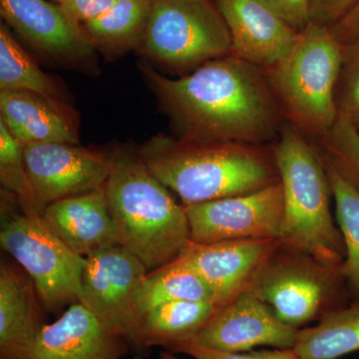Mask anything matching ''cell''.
<instances>
[{"instance_id":"1","label":"cell","mask_w":359,"mask_h":359,"mask_svg":"<svg viewBox=\"0 0 359 359\" xmlns=\"http://www.w3.org/2000/svg\"><path fill=\"white\" fill-rule=\"evenodd\" d=\"M141 70L176 137L273 144L285 124L264 70L231 54L178 79Z\"/></svg>"},{"instance_id":"2","label":"cell","mask_w":359,"mask_h":359,"mask_svg":"<svg viewBox=\"0 0 359 359\" xmlns=\"http://www.w3.org/2000/svg\"><path fill=\"white\" fill-rule=\"evenodd\" d=\"M137 152L183 205L257 192L280 181L273 144L157 135Z\"/></svg>"},{"instance_id":"3","label":"cell","mask_w":359,"mask_h":359,"mask_svg":"<svg viewBox=\"0 0 359 359\" xmlns=\"http://www.w3.org/2000/svg\"><path fill=\"white\" fill-rule=\"evenodd\" d=\"M105 192L119 245L149 271L175 261L190 243L185 207L175 201L137 151L113 152Z\"/></svg>"},{"instance_id":"4","label":"cell","mask_w":359,"mask_h":359,"mask_svg":"<svg viewBox=\"0 0 359 359\" xmlns=\"http://www.w3.org/2000/svg\"><path fill=\"white\" fill-rule=\"evenodd\" d=\"M285 212L280 242L327 264L346 257V245L332 212V185L313 144L285 122L273 143Z\"/></svg>"},{"instance_id":"5","label":"cell","mask_w":359,"mask_h":359,"mask_svg":"<svg viewBox=\"0 0 359 359\" xmlns=\"http://www.w3.org/2000/svg\"><path fill=\"white\" fill-rule=\"evenodd\" d=\"M342 62L344 48L330 28L311 23L285 57L263 69L285 122L313 145L339 118L335 88Z\"/></svg>"},{"instance_id":"6","label":"cell","mask_w":359,"mask_h":359,"mask_svg":"<svg viewBox=\"0 0 359 359\" xmlns=\"http://www.w3.org/2000/svg\"><path fill=\"white\" fill-rule=\"evenodd\" d=\"M247 292L269 306L278 320L297 330L351 302L341 264L323 263L280 242Z\"/></svg>"},{"instance_id":"7","label":"cell","mask_w":359,"mask_h":359,"mask_svg":"<svg viewBox=\"0 0 359 359\" xmlns=\"http://www.w3.org/2000/svg\"><path fill=\"white\" fill-rule=\"evenodd\" d=\"M230 32L212 0H152L141 51L180 71L230 55Z\"/></svg>"},{"instance_id":"8","label":"cell","mask_w":359,"mask_h":359,"mask_svg":"<svg viewBox=\"0 0 359 359\" xmlns=\"http://www.w3.org/2000/svg\"><path fill=\"white\" fill-rule=\"evenodd\" d=\"M0 245L32 278L48 311L80 302L86 257L68 247L42 214L9 217L2 224Z\"/></svg>"},{"instance_id":"9","label":"cell","mask_w":359,"mask_h":359,"mask_svg":"<svg viewBox=\"0 0 359 359\" xmlns=\"http://www.w3.org/2000/svg\"><path fill=\"white\" fill-rule=\"evenodd\" d=\"M148 273L138 257L118 245L87 257L82 276L80 304L135 348H141L138 294Z\"/></svg>"},{"instance_id":"10","label":"cell","mask_w":359,"mask_h":359,"mask_svg":"<svg viewBox=\"0 0 359 359\" xmlns=\"http://www.w3.org/2000/svg\"><path fill=\"white\" fill-rule=\"evenodd\" d=\"M184 207L190 241L196 244L278 240L285 212L283 185L280 181L257 192Z\"/></svg>"},{"instance_id":"11","label":"cell","mask_w":359,"mask_h":359,"mask_svg":"<svg viewBox=\"0 0 359 359\" xmlns=\"http://www.w3.org/2000/svg\"><path fill=\"white\" fill-rule=\"evenodd\" d=\"M28 176L40 211L56 201L105 186L113 153L79 144L42 143L25 146Z\"/></svg>"},{"instance_id":"12","label":"cell","mask_w":359,"mask_h":359,"mask_svg":"<svg viewBox=\"0 0 359 359\" xmlns=\"http://www.w3.org/2000/svg\"><path fill=\"white\" fill-rule=\"evenodd\" d=\"M7 25L35 50L61 65L79 67L95 58L96 48L81 25L47 0H0Z\"/></svg>"},{"instance_id":"13","label":"cell","mask_w":359,"mask_h":359,"mask_svg":"<svg viewBox=\"0 0 359 359\" xmlns=\"http://www.w3.org/2000/svg\"><path fill=\"white\" fill-rule=\"evenodd\" d=\"M299 330L276 318L264 302L250 292L219 308L190 344L223 353H240L259 346L294 348Z\"/></svg>"},{"instance_id":"14","label":"cell","mask_w":359,"mask_h":359,"mask_svg":"<svg viewBox=\"0 0 359 359\" xmlns=\"http://www.w3.org/2000/svg\"><path fill=\"white\" fill-rule=\"evenodd\" d=\"M278 238L233 240L209 244L190 241L177 259L190 266L207 283L218 308L230 304L248 290Z\"/></svg>"},{"instance_id":"15","label":"cell","mask_w":359,"mask_h":359,"mask_svg":"<svg viewBox=\"0 0 359 359\" xmlns=\"http://www.w3.org/2000/svg\"><path fill=\"white\" fill-rule=\"evenodd\" d=\"M230 32L231 55L262 69L285 57L299 32L259 0H212Z\"/></svg>"},{"instance_id":"16","label":"cell","mask_w":359,"mask_h":359,"mask_svg":"<svg viewBox=\"0 0 359 359\" xmlns=\"http://www.w3.org/2000/svg\"><path fill=\"white\" fill-rule=\"evenodd\" d=\"M128 342L104 327L80 302L45 325L32 359H121Z\"/></svg>"},{"instance_id":"17","label":"cell","mask_w":359,"mask_h":359,"mask_svg":"<svg viewBox=\"0 0 359 359\" xmlns=\"http://www.w3.org/2000/svg\"><path fill=\"white\" fill-rule=\"evenodd\" d=\"M42 216L79 256L87 257L119 245L105 186L56 201L45 208Z\"/></svg>"},{"instance_id":"18","label":"cell","mask_w":359,"mask_h":359,"mask_svg":"<svg viewBox=\"0 0 359 359\" xmlns=\"http://www.w3.org/2000/svg\"><path fill=\"white\" fill-rule=\"evenodd\" d=\"M36 287L25 269L0 266V359H32L43 330Z\"/></svg>"},{"instance_id":"19","label":"cell","mask_w":359,"mask_h":359,"mask_svg":"<svg viewBox=\"0 0 359 359\" xmlns=\"http://www.w3.org/2000/svg\"><path fill=\"white\" fill-rule=\"evenodd\" d=\"M0 121L23 146L79 144L76 112L62 99L22 90L0 91Z\"/></svg>"},{"instance_id":"20","label":"cell","mask_w":359,"mask_h":359,"mask_svg":"<svg viewBox=\"0 0 359 359\" xmlns=\"http://www.w3.org/2000/svg\"><path fill=\"white\" fill-rule=\"evenodd\" d=\"M218 306L212 302H167L144 314L142 348L162 346L171 351L190 344L202 332Z\"/></svg>"},{"instance_id":"21","label":"cell","mask_w":359,"mask_h":359,"mask_svg":"<svg viewBox=\"0 0 359 359\" xmlns=\"http://www.w3.org/2000/svg\"><path fill=\"white\" fill-rule=\"evenodd\" d=\"M152 0H119L106 13L82 25L96 49L107 55H119L140 47Z\"/></svg>"},{"instance_id":"22","label":"cell","mask_w":359,"mask_h":359,"mask_svg":"<svg viewBox=\"0 0 359 359\" xmlns=\"http://www.w3.org/2000/svg\"><path fill=\"white\" fill-rule=\"evenodd\" d=\"M294 351L301 359H339L359 351V301L299 330Z\"/></svg>"},{"instance_id":"23","label":"cell","mask_w":359,"mask_h":359,"mask_svg":"<svg viewBox=\"0 0 359 359\" xmlns=\"http://www.w3.org/2000/svg\"><path fill=\"white\" fill-rule=\"evenodd\" d=\"M179 301L214 302L207 283L190 266L176 259L166 266L149 271L138 294L141 313L167 302ZM216 306V304H215Z\"/></svg>"},{"instance_id":"24","label":"cell","mask_w":359,"mask_h":359,"mask_svg":"<svg viewBox=\"0 0 359 359\" xmlns=\"http://www.w3.org/2000/svg\"><path fill=\"white\" fill-rule=\"evenodd\" d=\"M323 161L332 185L337 223L346 245L342 273L351 302L359 301V193Z\"/></svg>"},{"instance_id":"25","label":"cell","mask_w":359,"mask_h":359,"mask_svg":"<svg viewBox=\"0 0 359 359\" xmlns=\"http://www.w3.org/2000/svg\"><path fill=\"white\" fill-rule=\"evenodd\" d=\"M22 90L65 99L57 83L45 74L4 23L0 25V91Z\"/></svg>"},{"instance_id":"26","label":"cell","mask_w":359,"mask_h":359,"mask_svg":"<svg viewBox=\"0 0 359 359\" xmlns=\"http://www.w3.org/2000/svg\"><path fill=\"white\" fill-rule=\"evenodd\" d=\"M0 182L7 192L13 194L25 214H42L28 176L25 146L0 121Z\"/></svg>"},{"instance_id":"27","label":"cell","mask_w":359,"mask_h":359,"mask_svg":"<svg viewBox=\"0 0 359 359\" xmlns=\"http://www.w3.org/2000/svg\"><path fill=\"white\" fill-rule=\"evenodd\" d=\"M323 159L359 193V131L337 118L334 127L318 144Z\"/></svg>"},{"instance_id":"28","label":"cell","mask_w":359,"mask_h":359,"mask_svg":"<svg viewBox=\"0 0 359 359\" xmlns=\"http://www.w3.org/2000/svg\"><path fill=\"white\" fill-rule=\"evenodd\" d=\"M335 106L339 118L359 131V45L344 50L335 88Z\"/></svg>"},{"instance_id":"29","label":"cell","mask_w":359,"mask_h":359,"mask_svg":"<svg viewBox=\"0 0 359 359\" xmlns=\"http://www.w3.org/2000/svg\"><path fill=\"white\" fill-rule=\"evenodd\" d=\"M175 353H183L194 359H301L294 348L263 349L248 353H231L214 351L194 344H181L171 349Z\"/></svg>"},{"instance_id":"30","label":"cell","mask_w":359,"mask_h":359,"mask_svg":"<svg viewBox=\"0 0 359 359\" xmlns=\"http://www.w3.org/2000/svg\"><path fill=\"white\" fill-rule=\"evenodd\" d=\"M358 0H309V21L330 27L354 6Z\"/></svg>"},{"instance_id":"31","label":"cell","mask_w":359,"mask_h":359,"mask_svg":"<svg viewBox=\"0 0 359 359\" xmlns=\"http://www.w3.org/2000/svg\"><path fill=\"white\" fill-rule=\"evenodd\" d=\"M276 15L301 32L309 25V0H259Z\"/></svg>"},{"instance_id":"32","label":"cell","mask_w":359,"mask_h":359,"mask_svg":"<svg viewBox=\"0 0 359 359\" xmlns=\"http://www.w3.org/2000/svg\"><path fill=\"white\" fill-rule=\"evenodd\" d=\"M119 0H63L59 6L71 20L78 25H83L106 13Z\"/></svg>"},{"instance_id":"33","label":"cell","mask_w":359,"mask_h":359,"mask_svg":"<svg viewBox=\"0 0 359 359\" xmlns=\"http://www.w3.org/2000/svg\"><path fill=\"white\" fill-rule=\"evenodd\" d=\"M328 28L344 50L358 46L359 45V0L344 18H340L337 22Z\"/></svg>"},{"instance_id":"34","label":"cell","mask_w":359,"mask_h":359,"mask_svg":"<svg viewBox=\"0 0 359 359\" xmlns=\"http://www.w3.org/2000/svg\"><path fill=\"white\" fill-rule=\"evenodd\" d=\"M160 359H181L173 351H162L160 353Z\"/></svg>"},{"instance_id":"35","label":"cell","mask_w":359,"mask_h":359,"mask_svg":"<svg viewBox=\"0 0 359 359\" xmlns=\"http://www.w3.org/2000/svg\"><path fill=\"white\" fill-rule=\"evenodd\" d=\"M54 1L57 2L58 4H61L63 2V0H54Z\"/></svg>"},{"instance_id":"36","label":"cell","mask_w":359,"mask_h":359,"mask_svg":"<svg viewBox=\"0 0 359 359\" xmlns=\"http://www.w3.org/2000/svg\"><path fill=\"white\" fill-rule=\"evenodd\" d=\"M135 359H141V358H135Z\"/></svg>"}]
</instances>
